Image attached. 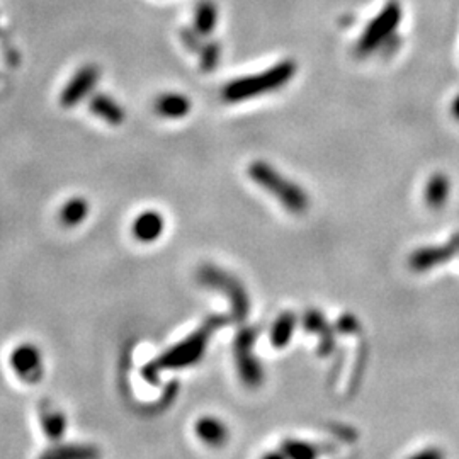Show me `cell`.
Masks as SVG:
<instances>
[{
  "label": "cell",
  "mask_w": 459,
  "mask_h": 459,
  "mask_svg": "<svg viewBox=\"0 0 459 459\" xmlns=\"http://www.w3.org/2000/svg\"><path fill=\"white\" fill-rule=\"evenodd\" d=\"M226 325L225 316H211L210 320L203 323L194 334L189 335L182 342L165 350L155 361L148 362L143 368V376L150 383H157L158 374L162 371H171V369H184L189 366L199 362L206 352V347L210 344L211 335L216 330Z\"/></svg>",
  "instance_id": "obj_1"
},
{
  "label": "cell",
  "mask_w": 459,
  "mask_h": 459,
  "mask_svg": "<svg viewBox=\"0 0 459 459\" xmlns=\"http://www.w3.org/2000/svg\"><path fill=\"white\" fill-rule=\"evenodd\" d=\"M295 70L296 67L293 61H284V63L277 65V67L264 73H258V75L233 80L223 91V98L228 102H238L260 94H267V92L276 91V88L283 87L288 80H291Z\"/></svg>",
  "instance_id": "obj_2"
},
{
  "label": "cell",
  "mask_w": 459,
  "mask_h": 459,
  "mask_svg": "<svg viewBox=\"0 0 459 459\" xmlns=\"http://www.w3.org/2000/svg\"><path fill=\"white\" fill-rule=\"evenodd\" d=\"M249 176L262 189L271 192L274 198L293 213H303L308 208V196L303 189H299L295 182L284 179L279 172L274 171L269 164L264 162H254L249 169Z\"/></svg>",
  "instance_id": "obj_3"
},
{
  "label": "cell",
  "mask_w": 459,
  "mask_h": 459,
  "mask_svg": "<svg viewBox=\"0 0 459 459\" xmlns=\"http://www.w3.org/2000/svg\"><path fill=\"white\" fill-rule=\"evenodd\" d=\"M199 284L206 288L218 289L226 295L230 299L231 308H233V316L238 322H244L250 311V299L247 296L245 288L242 286L240 281L235 279L228 272L215 267V265H203L198 271Z\"/></svg>",
  "instance_id": "obj_4"
},
{
  "label": "cell",
  "mask_w": 459,
  "mask_h": 459,
  "mask_svg": "<svg viewBox=\"0 0 459 459\" xmlns=\"http://www.w3.org/2000/svg\"><path fill=\"white\" fill-rule=\"evenodd\" d=\"M257 330L256 329H244L238 332L237 341H235V361H237L238 373H240L242 381L249 387H257L262 381V368L258 361L254 357L252 347L256 344Z\"/></svg>",
  "instance_id": "obj_5"
},
{
  "label": "cell",
  "mask_w": 459,
  "mask_h": 459,
  "mask_svg": "<svg viewBox=\"0 0 459 459\" xmlns=\"http://www.w3.org/2000/svg\"><path fill=\"white\" fill-rule=\"evenodd\" d=\"M10 366L21 380L28 383H36L43 374L41 352L34 344H21L10 354Z\"/></svg>",
  "instance_id": "obj_6"
},
{
  "label": "cell",
  "mask_w": 459,
  "mask_h": 459,
  "mask_svg": "<svg viewBox=\"0 0 459 459\" xmlns=\"http://www.w3.org/2000/svg\"><path fill=\"white\" fill-rule=\"evenodd\" d=\"M99 79V70L94 65H87V67L80 68L75 75L72 77L70 82L61 92L60 102L63 107H73L77 106L84 98H87L95 87Z\"/></svg>",
  "instance_id": "obj_7"
},
{
  "label": "cell",
  "mask_w": 459,
  "mask_h": 459,
  "mask_svg": "<svg viewBox=\"0 0 459 459\" xmlns=\"http://www.w3.org/2000/svg\"><path fill=\"white\" fill-rule=\"evenodd\" d=\"M396 21H400V7L396 6V3H389L387 9H384V13L381 14L364 33L361 45H359V52H371L374 46L380 45L389 31L395 28Z\"/></svg>",
  "instance_id": "obj_8"
},
{
  "label": "cell",
  "mask_w": 459,
  "mask_h": 459,
  "mask_svg": "<svg viewBox=\"0 0 459 459\" xmlns=\"http://www.w3.org/2000/svg\"><path fill=\"white\" fill-rule=\"evenodd\" d=\"M459 252V235L449 240V244L442 247H427V249H420L410 257V265L414 271H429L434 265L442 264L447 258L454 257V254Z\"/></svg>",
  "instance_id": "obj_9"
},
{
  "label": "cell",
  "mask_w": 459,
  "mask_h": 459,
  "mask_svg": "<svg viewBox=\"0 0 459 459\" xmlns=\"http://www.w3.org/2000/svg\"><path fill=\"white\" fill-rule=\"evenodd\" d=\"M165 230V219L158 211L146 210L134 218L133 226V237L141 244H153L164 235Z\"/></svg>",
  "instance_id": "obj_10"
},
{
  "label": "cell",
  "mask_w": 459,
  "mask_h": 459,
  "mask_svg": "<svg viewBox=\"0 0 459 459\" xmlns=\"http://www.w3.org/2000/svg\"><path fill=\"white\" fill-rule=\"evenodd\" d=\"M88 107H91L92 113L98 116V118L104 119L107 125L119 126L125 123V111H123V107L119 106L114 99L107 98V95H94V98L91 99Z\"/></svg>",
  "instance_id": "obj_11"
},
{
  "label": "cell",
  "mask_w": 459,
  "mask_h": 459,
  "mask_svg": "<svg viewBox=\"0 0 459 459\" xmlns=\"http://www.w3.org/2000/svg\"><path fill=\"white\" fill-rule=\"evenodd\" d=\"M196 434L210 446H221L228 439V429L221 420L215 417H203L196 422Z\"/></svg>",
  "instance_id": "obj_12"
},
{
  "label": "cell",
  "mask_w": 459,
  "mask_h": 459,
  "mask_svg": "<svg viewBox=\"0 0 459 459\" xmlns=\"http://www.w3.org/2000/svg\"><path fill=\"white\" fill-rule=\"evenodd\" d=\"M155 111L164 118L179 119L191 113V101L182 94H162L155 102Z\"/></svg>",
  "instance_id": "obj_13"
},
{
  "label": "cell",
  "mask_w": 459,
  "mask_h": 459,
  "mask_svg": "<svg viewBox=\"0 0 459 459\" xmlns=\"http://www.w3.org/2000/svg\"><path fill=\"white\" fill-rule=\"evenodd\" d=\"M88 216V203L82 198H72L61 206L60 221L65 226H77L84 223Z\"/></svg>",
  "instance_id": "obj_14"
},
{
  "label": "cell",
  "mask_w": 459,
  "mask_h": 459,
  "mask_svg": "<svg viewBox=\"0 0 459 459\" xmlns=\"http://www.w3.org/2000/svg\"><path fill=\"white\" fill-rule=\"evenodd\" d=\"M447 196H449V180L442 173H435L426 187V203L432 210H439L444 206Z\"/></svg>",
  "instance_id": "obj_15"
},
{
  "label": "cell",
  "mask_w": 459,
  "mask_h": 459,
  "mask_svg": "<svg viewBox=\"0 0 459 459\" xmlns=\"http://www.w3.org/2000/svg\"><path fill=\"white\" fill-rule=\"evenodd\" d=\"M296 327V316L295 313H283L279 318L276 320V323L272 325L271 330V344L277 349L288 345V342L291 341V335L295 332Z\"/></svg>",
  "instance_id": "obj_16"
},
{
  "label": "cell",
  "mask_w": 459,
  "mask_h": 459,
  "mask_svg": "<svg viewBox=\"0 0 459 459\" xmlns=\"http://www.w3.org/2000/svg\"><path fill=\"white\" fill-rule=\"evenodd\" d=\"M41 426L49 441H60L67 429L65 415L58 410H41Z\"/></svg>",
  "instance_id": "obj_17"
},
{
  "label": "cell",
  "mask_w": 459,
  "mask_h": 459,
  "mask_svg": "<svg viewBox=\"0 0 459 459\" xmlns=\"http://www.w3.org/2000/svg\"><path fill=\"white\" fill-rule=\"evenodd\" d=\"M216 19H218V13H216L215 3L204 0L196 9V29L201 34H210L215 29Z\"/></svg>",
  "instance_id": "obj_18"
},
{
  "label": "cell",
  "mask_w": 459,
  "mask_h": 459,
  "mask_svg": "<svg viewBox=\"0 0 459 459\" xmlns=\"http://www.w3.org/2000/svg\"><path fill=\"white\" fill-rule=\"evenodd\" d=\"M45 458L52 459H72V458H94L98 456V451L88 446H61L48 451L43 454Z\"/></svg>",
  "instance_id": "obj_19"
},
{
  "label": "cell",
  "mask_w": 459,
  "mask_h": 459,
  "mask_svg": "<svg viewBox=\"0 0 459 459\" xmlns=\"http://www.w3.org/2000/svg\"><path fill=\"white\" fill-rule=\"evenodd\" d=\"M284 453H286V456H291V458H296V459H306V458L316 456L320 451L313 446L306 444V442L289 441V442H286V444H284Z\"/></svg>",
  "instance_id": "obj_20"
},
{
  "label": "cell",
  "mask_w": 459,
  "mask_h": 459,
  "mask_svg": "<svg viewBox=\"0 0 459 459\" xmlns=\"http://www.w3.org/2000/svg\"><path fill=\"white\" fill-rule=\"evenodd\" d=\"M304 327L310 332L329 335L327 334V322L320 311H308L306 316H304Z\"/></svg>",
  "instance_id": "obj_21"
},
{
  "label": "cell",
  "mask_w": 459,
  "mask_h": 459,
  "mask_svg": "<svg viewBox=\"0 0 459 459\" xmlns=\"http://www.w3.org/2000/svg\"><path fill=\"white\" fill-rule=\"evenodd\" d=\"M216 61H218V49H216V46H211L210 52L206 53L203 60V68L204 70H213Z\"/></svg>",
  "instance_id": "obj_22"
},
{
  "label": "cell",
  "mask_w": 459,
  "mask_h": 459,
  "mask_svg": "<svg viewBox=\"0 0 459 459\" xmlns=\"http://www.w3.org/2000/svg\"><path fill=\"white\" fill-rule=\"evenodd\" d=\"M337 327L342 332H352V330H357L359 329V325H357L356 320H354L352 316H349V315L342 316V318L339 320V325Z\"/></svg>",
  "instance_id": "obj_23"
},
{
  "label": "cell",
  "mask_w": 459,
  "mask_h": 459,
  "mask_svg": "<svg viewBox=\"0 0 459 459\" xmlns=\"http://www.w3.org/2000/svg\"><path fill=\"white\" fill-rule=\"evenodd\" d=\"M453 114H454V118L459 119V98L453 104Z\"/></svg>",
  "instance_id": "obj_24"
}]
</instances>
